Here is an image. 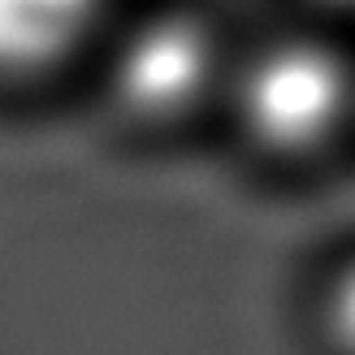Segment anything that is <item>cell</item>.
<instances>
[{
  "label": "cell",
  "mask_w": 355,
  "mask_h": 355,
  "mask_svg": "<svg viewBox=\"0 0 355 355\" xmlns=\"http://www.w3.org/2000/svg\"><path fill=\"white\" fill-rule=\"evenodd\" d=\"M234 100L256 148L273 156H308L343 130L355 83L338 48L312 35H286L252 52Z\"/></svg>",
  "instance_id": "obj_1"
},
{
  "label": "cell",
  "mask_w": 355,
  "mask_h": 355,
  "mask_svg": "<svg viewBox=\"0 0 355 355\" xmlns=\"http://www.w3.org/2000/svg\"><path fill=\"white\" fill-rule=\"evenodd\" d=\"M217 78V35L200 13L165 9L144 17L113 57V96L144 121L195 109Z\"/></svg>",
  "instance_id": "obj_2"
},
{
  "label": "cell",
  "mask_w": 355,
  "mask_h": 355,
  "mask_svg": "<svg viewBox=\"0 0 355 355\" xmlns=\"http://www.w3.org/2000/svg\"><path fill=\"white\" fill-rule=\"evenodd\" d=\"M104 0H0V74L65 61L92 35Z\"/></svg>",
  "instance_id": "obj_3"
},
{
  "label": "cell",
  "mask_w": 355,
  "mask_h": 355,
  "mask_svg": "<svg viewBox=\"0 0 355 355\" xmlns=\"http://www.w3.org/2000/svg\"><path fill=\"white\" fill-rule=\"evenodd\" d=\"M321 334L338 355H355V256L343 260L321 295Z\"/></svg>",
  "instance_id": "obj_4"
},
{
  "label": "cell",
  "mask_w": 355,
  "mask_h": 355,
  "mask_svg": "<svg viewBox=\"0 0 355 355\" xmlns=\"http://www.w3.org/2000/svg\"><path fill=\"white\" fill-rule=\"evenodd\" d=\"M338 5H355V0H338Z\"/></svg>",
  "instance_id": "obj_5"
}]
</instances>
